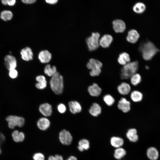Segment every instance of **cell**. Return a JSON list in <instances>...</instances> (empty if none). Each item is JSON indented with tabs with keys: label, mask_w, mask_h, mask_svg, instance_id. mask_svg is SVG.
Wrapping results in <instances>:
<instances>
[{
	"label": "cell",
	"mask_w": 160,
	"mask_h": 160,
	"mask_svg": "<svg viewBox=\"0 0 160 160\" xmlns=\"http://www.w3.org/2000/svg\"><path fill=\"white\" fill-rule=\"evenodd\" d=\"M142 52L143 58L146 60H149L160 51L152 42L148 41L143 44L139 49Z\"/></svg>",
	"instance_id": "obj_1"
},
{
	"label": "cell",
	"mask_w": 160,
	"mask_h": 160,
	"mask_svg": "<svg viewBox=\"0 0 160 160\" xmlns=\"http://www.w3.org/2000/svg\"><path fill=\"white\" fill-rule=\"evenodd\" d=\"M138 67V63L137 61L129 62L123 65L121 70V78L122 80L130 79L133 74L136 73Z\"/></svg>",
	"instance_id": "obj_2"
},
{
	"label": "cell",
	"mask_w": 160,
	"mask_h": 160,
	"mask_svg": "<svg viewBox=\"0 0 160 160\" xmlns=\"http://www.w3.org/2000/svg\"><path fill=\"white\" fill-rule=\"evenodd\" d=\"M51 88L56 94L62 93L63 89V76L57 72L51 77L49 81Z\"/></svg>",
	"instance_id": "obj_3"
},
{
	"label": "cell",
	"mask_w": 160,
	"mask_h": 160,
	"mask_svg": "<svg viewBox=\"0 0 160 160\" xmlns=\"http://www.w3.org/2000/svg\"><path fill=\"white\" fill-rule=\"evenodd\" d=\"M87 68L91 70L89 74L92 77L98 76L101 72L102 63L99 60L93 58L90 59L87 64Z\"/></svg>",
	"instance_id": "obj_4"
},
{
	"label": "cell",
	"mask_w": 160,
	"mask_h": 160,
	"mask_svg": "<svg viewBox=\"0 0 160 160\" xmlns=\"http://www.w3.org/2000/svg\"><path fill=\"white\" fill-rule=\"evenodd\" d=\"M100 34L97 32L92 33L91 36L86 39V43L88 49L90 51L97 49L99 46Z\"/></svg>",
	"instance_id": "obj_5"
},
{
	"label": "cell",
	"mask_w": 160,
	"mask_h": 160,
	"mask_svg": "<svg viewBox=\"0 0 160 160\" xmlns=\"http://www.w3.org/2000/svg\"><path fill=\"white\" fill-rule=\"evenodd\" d=\"M6 120L8 122L9 127L11 129H14L16 126L21 127L24 125L25 122L23 117L14 115L8 116L6 118Z\"/></svg>",
	"instance_id": "obj_6"
},
{
	"label": "cell",
	"mask_w": 160,
	"mask_h": 160,
	"mask_svg": "<svg viewBox=\"0 0 160 160\" xmlns=\"http://www.w3.org/2000/svg\"><path fill=\"white\" fill-rule=\"evenodd\" d=\"M59 139L63 144L68 145L71 143L73 137L70 133L65 129L61 131L59 134Z\"/></svg>",
	"instance_id": "obj_7"
},
{
	"label": "cell",
	"mask_w": 160,
	"mask_h": 160,
	"mask_svg": "<svg viewBox=\"0 0 160 160\" xmlns=\"http://www.w3.org/2000/svg\"><path fill=\"white\" fill-rule=\"evenodd\" d=\"M117 107L118 109L123 113H127L131 110V103L126 98L122 97L119 101Z\"/></svg>",
	"instance_id": "obj_8"
},
{
	"label": "cell",
	"mask_w": 160,
	"mask_h": 160,
	"mask_svg": "<svg viewBox=\"0 0 160 160\" xmlns=\"http://www.w3.org/2000/svg\"><path fill=\"white\" fill-rule=\"evenodd\" d=\"M4 61L5 65L9 71L16 69L17 66V61L14 56L8 55L5 57Z\"/></svg>",
	"instance_id": "obj_9"
},
{
	"label": "cell",
	"mask_w": 160,
	"mask_h": 160,
	"mask_svg": "<svg viewBox=\"0 0 160 160\" xmlns=\"http://www.w3.org/2000/svg\"><path fill=\"white\" fill-rule=\"evenodd\" d=\"M87 91L90 96L93 97H97L101 95L102 90L98 84L94 83L88 87Z\"/></svg>",
	"instance_id": "obj_10"
},
{
	"label": "cell",
	"mask_w": 160,
	"mask_h": 160,
	"mask_svg": "<svg viewBox=\"0 0 160 160\" xmlns=\"http://www.w3.org/2000/svg\"><path fill=\"white\" fill-rule=\"evenodd\" d=\"M20 54L22 59L24 61H28L33 59V53L31 49L29 47L22 49Z\"/></svg>",
	"instance_id": "obj_11"
},
{
	"label": "cell",
	"mask_w": 160,
	"mask_h": 160,
	"mask_svg": "<svg viewBox=\"0 0 160 160\" xmlns=\"http://www.w3.org/2000/svg\"><path fill=\"white\" fill-rule=\"evenodd\" d=\"M38 58L41 63H46L50 61L52 58V55L48 50H43L39 52Z\"/></svg>",
	"instance_id": "obj_12"
},
{
	"label": "cell",
	"mask_w": 160,
	"mask_h": 160,
	"mask_svg": "<svg viewBox=\"0 0 160 160\" xmlns=\"http://www.w3.org/2000/svg\"><path fill=\"white\" fill-rule=\"evenodd\" d=\"M113 28L115 31L117 33L123 32L126 28L124 22L122 20L116 19L112 22Z\"/></svg>",
	"instance_id": "obj_13"
},
{
	"label": "cell",
	"mask_w": 160,
	"mask_h": 160,
	"mask_svg": "<svg viewBox=\"0 0 160 160\" xmlns=\"http://www.w3.org/2000/svg\"><path fill=\"white\" fill-rule=\"evenodd\" d=\"M117 90L119 94L121 95H128L131 90V87L128 83L123 82L119 85L117 87Z\"/></svg>",
	"instance_id": "obj_14"
},
{
	"label": "cell",
	"mask_w": 160,
	"mask_h": 160,
	"mask_svg": "<svg viewBox=\"0 0 160 160\" xmlns=\"http://www.w3.org/2000/svg\"><path fill=\"white\" fill-rule=\"evenodd\" d=\"M39 110L40 113L44 116H49L52 113V107L49 104L45 103L39 106Z\"/></svg>",
	"instance_id": "obj_15"
},
{
	"label": "cell",
	"mask_w": 160,
	"mask_h": 160,
	"mask_svg": "<svg viewBox=\"0 0 160 160\" xmlns=\"http://www.w3.org/2000/svg\"><path fill=\"white\" fill-rule=\"evenodd\" d=\"M89 112L92 116L97 117L102 113V108L98 103H94L90 106L89 110Z\"/></svg>",
	"instance_id": "obj_16"
},
{
	"label": "cell",
	"mask_w": 160,
	"mask_h": 160,
	"mask_svg": "<svg viewBox=\"0 0 160 160\" xmlns=\"http://www.w3.org/2000/svg\"><path fill=\"white\" fill-rule=\"evenodd\" d=\"M113 41L112 36L109 34L103 35L99 40V45L102 47L107 48L109 47Z\"/></svg>",
	"instance_id": "obj_17"
},
{
	"label": "cell",
	"mask_w": 160,
	"mask_h": 160,
	"mask_svg": "<svg viewBox=\"0 0 160 160\" xmlns=\"http://www.w3.org/2000/svg\"><path fill=\"white\" fill-rule=\"evenodd\" d=\"M139 37L138 32L135 30L132 29L128 31L126 39L129 42L135 43L137 42Z\"/></svg>",
	"instance_id": "obj_18"
},
{
	"label": "cell",
	"mask_w": 160,
	"mask_h": 160,
	"mask_svg": "<svg viewBox=\"0 0 160 160\" xmlns=\"http://www.w3.org/2000/svg\"><path fill=\"white\" fill-rule=\"evenodd\" d=\"M70 111L73 114L80 112L82 110V107L81 104L76 101H70L68 103Z\"/></svg>",
	"instance_id": "obj_19"
},
{
	"label": "cell",
	"mask_w": 160,
	"mask_h": 160,
	"mask_svg": "<svg viewBox=\"0 0 160 160\" xmlns=\"http://www.w3.org/2000/svg\"><path fill=\"white\" fill-rule=\"evenodd\" d=\"M127 139L131 142H136L138 139V136L136 129L134 128L129 129L126 133Z\"/></svg>",
	"instance_id": "obj_20"
},
{
	"label": "cell",
	"mask_w": 160,
	"mask_h": 160,
	"mask_svg": "<svg viewBox=\"0 0 160 160\" xmlns=\"http://www.w3.org/2000/svg\"><path fill=\"white\" fill-rule=\"evenodd\" d=\"M37 124L38 128L41 130L44 131L48 129L50 125V122L47 118L42 117L39 119Z\"/></svg>",
	"instance_id": "obj_21"
},
{
	"label": "cell",
	"mask_w": 160,
	"mask_h": 160,
	"mask_svg": "<svg viewBox=\"0 0 160 160\" xmlns=\"http://www.w3.org/2000/svg\"><path fill=\"white\" fill-rule=\"evenodd\" d=\"M36 80L37 82L35 84L37 88L39 89H42L46 87L47 86V81L44 76L38 75L36 77Z\"/></svg>",
	"instance_id": "obj_22"
},
{
	"label": "cell",
	"mask_w": 160,
	"mask_h": 160,
	"mask_svg": "<svg viewBox=\"0 0 160 160\" xmlns=\"http://www.w3.org/2000/svg\"><path fill=\"white\" fill-rule=\"evenodd\" d=\"M148 157L151 160H156L159 156V153L155 148L151 147L149 148L147 151Z\"/></svg>",
	"instance_id": "obj_23"
},
{
	"label": "cell",
	"mask_w": 160,
	"mask_h": 160,
	"mask_svg": "<svg viewBox=\"0 0 160 160\" xmlns=\"http://www.w3.org/2000/svg\"><path fill=\"white\" fill-rule=\"evenodd\" d=\"M110 142L111 145L116 148L121 147L124 143V141L122 138L116 136L111 137Z\"/></svg>",
	"instance_id": "obj_24"
},
{
	"label": "cell",
	"mask_w": 160,
	"mask_h": 160,
	"mask_svg": "<svg viewBox=\"0 0 160 160\" xmlns=\"http://www.w3.org/2000/svg\"><path fill=\"white\" fill-rule=\"evenodd\" d=\"M130 97L132 101L135 103L140 102L143 98V95L140 91L135 90L130 94Z\"/></svg>",
	"instance_id": "obj_25"
},
{
	"label": "cell",
	"mask_w": 160,
	"mask_h": 160,
	"mask_svg": "<svg viewBox=\"0 0 160 160\" xmlns=\"http://www.w3.org/2000/svg\"><path fill=\"white\" fill-rule=\"evenodd\" d=\"M130 59L129 55L125 52L121 53L118 59V63L121 65H124L130 62Z\"/></svg>",
	"instance_id": "obj_26"
},
{
	"label": "cell",
	"mask_w": 160,
	"mask_h": 160,
	"mask_svg": "<svg viewBox=\"0 0 160 160\" xmlns=\"http://www.w3.org/2000/svg\"><path fill=\"white\" fill-rule=\"evenodd\" d=\"M57 69L55 66H51L50 64L47 65L44 67V72L49 76L52 77L57 72Z\"/></svg>",
	"instance_id": "obj_27"
},
{
	"label": "cell",
	"mask_w": 160,
	"mask_h": 160,
	"mask_svg": "<svg viewBox=\"0 0 160 160\" xmlns=\"http://www.w3.org/2000/svg\"><path fill=\"white\" fill-rule=\"evenodd\" d=\"M126 154V150L124 148L120 147L116 148L115 150L114 156L116 159L120 160L123 158Z\"/></svg>",
	"instance_id": "obj_28"
},
{
	"label": "cell",
	"mask_w": 160,
	"mask_h": 160,
	"mask_svg": "<svg viewBox=\"0 0 160 160\" xmlns=\"http://www.w3.org/2000/svg\"><path fill=\"white\" fill-rule=\"evenodd\" d=\"M145 9L146 6L145 4L141 2L136 3L133 7V11L138 14L143 13L145 11Z\"/></svg>",
	"instance_id": "obj_29"
},
{
	"label": "cell",
	"mask_w": 160,
	"mask_h": 160,
	"mask_svg": "<svg viewBox=\"0 0 160 160\" xmlns=\"http://www.w3.org/2000/svg\"><path fill=\"white\" fill-rule=\"evenodd\" d=\"M13 15L12 13L10 11L5 10L1 12L0 17L2 20L7 21L11 20Z\"/></svg>",
	"instance_id": "obj_30"
},
{
	"label": "cell",
	"mask_w": 160,
	"mask_h": 160,
	"mask_svg": "<svg viewBox=\"0 0 160 160\" xmlns=\"http://www.w3.org/2000/svg\"><path fill=\"white\" fill-rule=\"evenodd\" d=\"M130 79L131 83L134 86H137L141 81V77L140 75L137 73L133 74Z\"/></svg>",
	"instance_id": "obj_31"
},
{
	"label": "cell",
	"mask_w": 160,
	"mask_h": 160,
	"mask_svg": "<svg viewBox=\"0 0 160 160\" xmlns=\"http://www.w3.org/2000/svg\"><path fill=\"white\" fill-rule=\"evenodd\" d=\"M104 103L108 106H111L114 103L115 100L114 97L109 94L104 95L103 97Z\"/></svg>",
	"instance_id": "obj_32"
},
{
	"label": "cell",
	"mask_w": 160,
	"mask_h": 160,
	"mask_svg": "<svg viewBox=\"0 0 160 160\" xmlns=\"http://www.w3.org/2000/svg\"><path fill=\"white\" fill-rule=\"evenodd\" d=\"M79 146L84 150H87L90 147L89 141L86 139H83L79 141L78 143Z\"/></svg>",
	"instance_id": "obj_33"
},
{
	"label": "cell",
	"mask_w": 160,
	"mask_h": 160,
	"mask_svg": "<svg viewBox=\"0 0 160 160\" xmlns=\"http://www.w3.org/2000/svg\"><path fill=\"white\" fill-rule=\"evenodd\" d=\"M16 0H1L2 4L4 5H8L9 6H13L15 4Z\"/></svg>",
	"instance_id": "obj_34"
},
{
	"label": "cell",
	"mask_w": 160,
	"mask_h": 160,
	"mask_svg": "<svg viewBox=\"0 0 160 160\" xmlns=\"http://www.w3.org/2000/svg\"><path fill=\"white\" fill-rule=\"evenodd\" d=\"M33 159L34 160H44L45 157L42 153H37L33 155Z\"/></svg>",
	"instance_id": "obj_35"
},
{
	"label": "cell",
	"mask_w": 160,
	"mask_h": 160,
	"mask_svg": "<svg viewBox=\"0 0 160 160\" xmlns=\"http://www.w3.org/2000/svg\"><path fill=\"white\" fill-rule=\"evenodd\" d=\"M9 75L11 78L14 79L17 77L18 73L16 69H12L9 71Z\"/></svg>",
	"instance_id": "obj_36"
},
{
	"label": "cell",
	"mask_w": 160,
	"mask_h": 160,
	"mask_svg": "<svg viewBox=\"0 0 160 160\" xmlns=\"http://www.w3.org/2000/svg\"><path fill=\"white\" fill-rule=\"evenodd\" d=\"M19 132L17 130L14 131L12 133V137L14 141L16 142H19Z\"/></svg>",
	"instance_id": "obj_37"
},
{
	"label": "cell",
	"mask_w": 160,
	"mask_h": 160,
	"mask_svg": "<svg viewBox=\"0 0 160 160\" xmlns=\"http://www.w3.org/2000/svg\"><path fill=\"white\" fill-rule=\"evenodd\" d=\"M57 109L58 111L60 113H64L66 111V107L63 103L59 104L57 106Z\"/></svg>",
	"instance_id": "obj_38"
},
{
	"label": "cell",
	"mask_w": 160,
	"mask_h": 160,
	"mask_svg": "<svg viewBox=\"0 0 160 160\" xmlns=\"http://www.w3.org/2000/svg\"><path fill=\"white\" fill-rule=\"evenodd\" d=\"M48 160H63V159L61 156L57 154L54 156H50L48 158Z\"/></svg>",
	"instance_id": "obj_39"
},
{
	"label": "cell",
	"mask_w": 160,
	"mask_h": 160,
	"mask_svg": "<svg viewBox=\"0 0 160 160\" xmlns=\"http://www.w3.org/2000/svg\"><path fill=\"white\" fill-rule=\"evenodd\" d=\"M37 0H21L24 3L26 4H31L35 3Z\"/></svg>",
	"instance_id": "obj_40"
},
{
	"label": "cell",
	"mask_w": 160,
	"mask_h": 160,
	"mask_svg": "<svg viewBox=\"0 0 160 160\" xmlns=\"http://www.w3.org/2000/svg\"><path fill=\"white\" fill-rule=\"evenodd\" d=\"M58 0H45V2L50 4L54 5L57 3Z\"/></svg>",
	"instance_id": "obj_41"
},
{
	"label": "cell",
	"mask_w": 160,
	"mask_h": 160,
	"mask_svg": "<svg viewBox=\"0 0 160 160\" xmlns=\"http://www.w3.org/2000/svg\"><path fill=\"white\" fill-rule=\"evenodd\" d=\"M25 138V135L22 132H19V139L20 142H22L23 141Z\"/></svg>",
	"instance_id": "obj_42"
},
{
	"label": "cell",
	"mask_w": 160,
	"mask_h": 160,
	"mask_svg": "<svg viewBox=\"0 0 160 160\" xmlns=\"http://www.w3.org/2000/svg\"><path fill=\"white\" fill-rule=\"evenodd\" d=\"M5 140V137L3 134L0 133V142L3 141Z\"/></svg>",
	"instance_id": "obj_43"
},
{
	"label": "cell",
	"mask_w": 160,
	"mask_h": 160,
	"mask_svg": "<svg viewBox=\"0 0 160 160\" xmlns=\"http://www.w3.org/2000/svg\"><path fill=\"white\" fill-rule=\"evenodd\" d=\"M66 160H77V159L75 156H71Z\"/></svg>",
	"instance_id": "obj_44"
},
{
	"label": "cell",
	"mask_w": 160,
	"mask_h": 160,
	"mask_svg": "<svg viewBox=\"0 0 160 160\" xmlns=\"http://www.w3.org/2000/svg\"><path fill=\"white\" fill-rule=\"evenodd\" d=\"M1 153V150H0V153Z\"/></svg>",
	"instance_id": "obj_45"
}]
</instances>
